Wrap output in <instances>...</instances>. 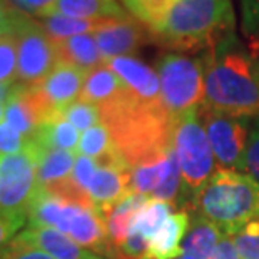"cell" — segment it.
I'll return each mask as SVG.
<instances>
[{
	"instance_id": "cell-1",
	"label": "cell",
	"mask_w": 259,
	"mask_h": 259,
	"mask_svg": "<svg viewBox=\"0 0 259 259\" xmlns=\"http://www.w3.org/2000/svg\"><path fill=\"white\" fill-rule=\"evenodd\" d=\"M234 27L231 0H172L149 29L152 40L176 51H211Z\"/></svg>"
},
{
	"instance_id": "cell-2",
	"label": "cell",
	"mask_w": 259,
	"mask_h": 259,
	"mask_svg": "<svg viewBox=\"0 0 259 259\" xmlns=\"http://www.w3.org/2000/svg\"><path fill=\"white\" fill-rule=\"evenodd\" d=\"M224 42L207 51L204 67V102L209 111L236 119L259 115V69Z\"/></svg>"
},
{
	"instance_id": "cell-3",
	"label": "cell",
	"mask_w": 259,
	"mask_h": 259,
	"mask_svg": "<svg viewBox=\"0 0 259 259\" xmlns=\"http://www.w3.org/2000/svg\"><path fill=\"white\" fill-rule=\"evenodd\" d=\"M196 214L233 236L259 219V183L249 174L218 169L194 197Z\"/></svg>"
},
{
	"instance_id": "cell-4",
	"label": "cell",
	"mask_w": 259,
	"mask_h": 259,
	"mask_svg": "<svg viewBox=\"0 0 259 259\" xmlns=\"http://www.w3.org/2000/svg\"><path fill=\"white\" fill-rule=\"evenodd\" d=\"M29 228H54L72 238L85 249L111 257V244L102 216L92 206L64 199L38 187L27 211Z\"/></svg>"
},
{
	"instance_id": "cell-5",
	"label": "cell",
	"mask_w": 259,
	"mask_h": 259,
	"mask_svg": "<svg viewBox=\"0 0 259 259\" xmlns=\"http://www.w3.org/2000/svg\"><path fill=\"white\" fill-rule=\"evenodd\" d=\"M156 72L161 80L164 107L170 120H176L204 102V67L201 59L183 54H162L157 59Z\"/></svg>"
},
{
	"instance_id": "cell-6",
	"label": "cell",
	"mask_w": 259,
	"mask_h": 259,
	"mask_svg": "<svg viewBox=\"0 0 259 259\" xmlns=\"http://www.w3.org/2000/svg\"><path fill=\"white\" fill-rule=\"evenodd\" d=\"M170 141L183 181L187 189L197 194L218 170L214 162L216 157L199 117V109L172 120Z\"/></svg>"
},
{
	"instance_id": "cell-7",
	"label": "cell",
	"mask_w": 259,
	"mask_h": 259,
	"mask_svg": "<svg viewBox=\"0 0 259 259\" xmlns=\"http://www.w3.org/2000/svg\"><path fill=\"white\" fill-rule=\"evenodd\" d=\"M12 32L17 40V85L37 87L59 64L54 40L38 22L20 14Z\"/></svg>"
},
{
	"instance_id": "cell-8",
	"label": "cell",
	"mask_w": 259,
	"mask_h": 259,
	"mask_svg": "<svg viewBox=\"0 0 259 259\" xmlns=\"http://www.w3.org/2000/svg\"><path fill=\"white\" fill-rule=\"evenodd\" d=\"M38 149L30 141L27 151L4 156L0 154V212L27 218V211L38 191Z\"/></svg>"
},
{
	"instance_id": "cell-9",
	"label": "cell",
	"mask_w": 259,
	"mask_h": 259,
	"mask_svg": "<svg viewBox=\"0 0 259 259\" xmlns=\"http://www.w3.org/2000/svg\"><path fill=\"white\" fill-rule=\"evenodd\" d=\"M199 117L221 169L244 170V157L249 142V132L244 119L229 117L209 111L204 106L199 107Z\"/></svg>"
},
{
	"instance_id": "cell-10",
	"label": "cell",
	"mask_w": 259,
	"mask_h": 259,
	"mask_svg": "<svg viewBox=\"0 0 259 259\" xmlns=\"http://www.w3.org/2000/svg\"><path fill=\"white\" fill-rule=\"evenodd\" d=\"M106 64L120 77L137 102L157 111H166L162 102L161 80L156 69L134 57H117L107 60Z\"/></svg>"
},
{
	"instance_id": "cell-11",
	"label": "cell",
	"mask_w": 259,
	"mask_h": 259,
	"mask_svg": "<svg viewBox=\"0 0 259 259\" xmlns=\"http://www.w3.org/2000/svg\"><path fill=\"white\" fill-rule=\"evenodd\" d=\"M134 17L107 20L94 32L104 60H112L117 57H131L142 44L147 40L149 29L141 25Z\"/></svg>"
},
{
	"instance_id": "cell-12",
	"label": "cell",
	"mask_w": 259,
	"mask_h": 259,
	"mask_svg": "<svg viewBox=\"0 0 259 259\" xmlns=\"http://www.w3.org/2000/svg\"><path fill=\"white\" fill-rule=\"evenodd\" d=\"M85 75V72L72 65L57 64L47 79L37 87L49 107L60 114L67 106L79 101Z\"/></svg>"
},
{
	"instance_id": "cell-13",
	"label": "cell",
	"mask_w": 259,
	"mask_h": 259,
	"mask_svg": "<svg viewBox=\"0 0 259 259\" xmlns=\"http://www.w3.org/2000/svg\"><path fill=\"white\" fill-rule=\"evenodd\" d=\"M129 174H131L129 167L102 166V164H99V169L96 176H94L87 194H89V201L92 204V207L101 216L131 194Z\"/></svg>"
},
{
	"instance_id": "cell-14",
	"label": "cell",
	"mask_w": 259,
	"mask_h": 259,
	"mask_svg": "<svg viewBox=\"0 0 259 259\" xmlns=\"http://www.w3.org/2000/svg\"><path fill=\"white\" fill-rule=\"evenodd\" d=\"M17 238L44 251L52 259H102L54 228H27Z\"/></svg>"
},
{
	"instance_id": "cell-15",
	"label": "cell",
	"mask_w": 259,
	"mask_h": 259,
	"mask_svg": "<svg viewBox=\"0 0 259 259\" xmlns=\"http://www.w3.org/2000/svg\"><path fill=\"white\" fill-rule=\"evenodd\" d=\"M129 89L120 80V77L107 64L91 70L85 75L84 87L80 92V101L94 104L99 109L114 106L127 96Z\"/></svg>"
},
{
	"instance_id": "cell-16",
	"label": "cell",
	"mask_w": 259,
	"mask_h": 259,
	"mask_svg": "<svg viewBox=\"0 0 259 259\" xmlns=\"http://www.w3.org/2000/svg\"><path fill=\"white\" fill-rule=\"evenodd\" d=\"M147 201V196L131 192L127 197H124L122 201L102 214L104 224L107 229V239L111 244V259H114L117 247L122 246L124 241L127 239L137 212L146 206Z\"/></svg>"
},
{
	"instance_id": "cell-17",
	"label": "cell",
	"mask_w": 259,
	"mask_h": 259,
	"mask_svg": "<svg viewBox=\"0 0 259 259\" xmlns=\"http://www.w3.org/2000/svg\"><path fill=\"white\" fill-rule=\"evenodd\" d=\"M59 64H67L89 74L91 70L106 64L94 34L74 35L62 40H54Z\"/></svg>"
},
{
	"instance_id": "cell-18",
	"label": "cell",
	"mask_w": 259,
	"mask_h": 259,
	"mask_svg": "<svg viewBox=\"0 0 259 259\" xmlns=\"http://www.w3.org/2000/svg\"><path fill=\"white\" fill-rule=\"evenodd\" d=\"M189 228L186 211L172 212L154 234L149 244V259H178L183 256V242Z\"/></svg>"
},
{
	"instance_id": "cell-19",
	"label": "cell",
	"mask_w": 259,
	"mask_h": 259,
	"mask_svg": "<svg viewBox=\"0 0 259 259\" xmlns=\"http://www.w3.org/2000/svg\"><path fill=\"white\" fill-rule=\"evenodd\" d=\"M75 159L77 157L74 151H62V149L40 151L38 149V157H37L38 186L47 191H54L59 186H62L70 178V174H72Z\"/></svg>"
},
{
	"instance_id": "cell-20",
	"label": "cell",
	"mask_w": 259,
	"mask_h": 259,
	"mask_svg": "<svg viewBox=\"0 0 259 259\" xmlns=\"http://www.w3.org/2000/svg\"><path fill=\"white\" fill-rule=\"evenodd\" d=\"M79 156H87L97 161L102 166H122L129 167L122 156L117 152L112 136L106 124H99L96 127L82 132L79 146H77ZM131 169V167H129Z\"/></svg>"
},
{
	"instance_id": "cell-21",
	"label": "cell",
	"mask_w": 259,
	"mask_h": 259,
	"mask_svg": "<svg viewBox=\"0 0 259 259\" xmlns=\"http://www.w3.org/2000/svg\"><path fill=\"white\" fill-rule=\"evenodd\" d=\"M223 236L224 233L216 224L196 214L183 242V256L189 259H211Z\"/></svg>"
},
{
	"instance_id": "cell-22",
	"label": "cell",
	"mask_w": 259,
	"mask_h": 259,
	"mask_svg": "<svg viewBox=\"0 0 259 259\" xmlns=\"http://www.w3.org/2000/svg\"><path fill=\"white\" fill-rule=\"evenodd\" d=\"M40 151H52V149H62V151H74L79 146V131H77L62 114L54 119L44 122L35 136L30 139Z\"/></svg>"
},
{
	"instance_id": "cell-23",
	"label": "cell",
	"mask_w": 259,
	"mask_h": 259,
	"mask_svg": "<svg viewBox=\"0 0 259 259\" xmlns=\"http://www.w3.org/2000/svg\"><path fill=\"white\" fill-rule=\"evenodd\" d=\"M54 12L82 20H109L127 17L115 0H59Z\"/></svg>"
},
{
	"instance_id": "cell-24",
	"label": "cell",
	"mask_w": 259,
	"mask_h": 259,
	"mask_svg": "<svg viewBox=\"0 0 259 259\" xmlns=\"http://www.w3.org/2000/svg\"><path fill=\"white\" fill-rule=\"evenodd\" d=\"M104 22L107 20H82V19L65 17V15L54 12L51 15H46V17H40L38 24L42 25V29L47 32V35L52 40H62V38H69L74 35L94 34Z\"/></svg>"
},
{
	"instance_id": "cell-25",
	"label": "cell",
	"mask_w": 259,
	"mask_h": 259,
	"mask_svg": "<svg viewBox=\"0 0 259 259\" xmlns=\"http://www.w3.org/2000/svg\"><path fill=\"white\" fill-rule=\"evenodd\" d=\"M170 211H172V206H170L169 202L149 199L146 206L137 212L134 223H132L131 233L139 234L151 242L154 234L161 229V226L166 223V219L172 214Z\"/></svg>"
},
{
	"instance_id": "cell-26",
	"label": "cell",
	"mask_w": 259,
	"mask_h": 259,
	"mask_svg": "<svg viewBox=\"0 0 259 259\" xmlns=\"http://www.w3.org/2000/svg\"><path fill=\"white\" fill-rule=\"evenodd\" d=\"M17 40L14 32L0 35V85L12 87L17 82Z\"/></svg>"
},
{
	"instance_id": "cell-27",
	"label": "cell",
	"mask_w": 259,
	"mask_h": 259,
	"mask_svg": "<svg viewBox=\"0 0 259 259\" xmlns=\"http://www.w3.org/2000/svg\"><path fill=\"white\" fill-rule=\"evenodd\" d=\"M60 114H62L64 119H67L77 131H82V132L102 124L101 109L97 106H94V104L80 101V99L72 102L70 106H67Z\"/></svg>"
},
{
	"instance_id": "cell-28",
	"label": "cell",
	"mask_w": 259,
	"mask_h": 259,
	"mask_svg": "<svg viewBox=\"0 0 259 259\" xmlns=\"http://www.w3.org/2000/svg\"><path fill=\"white\" fill-rule=\"evenodd\" d=\"M122 2L134 15V19L142 22L146 27H151L164 14L172 0H122Z\"/></svg>"
},
{
	"instance_id": "cell-29",
	"label": "cell",
	"mask_w": 259,
	"mask_h": 259,
	"mask_svg": "<svg viewBox=\"0 0 259 259\" xmlns=\"http://www.w3.org/2000/svg\"><path fill=\"white\" fill-rule=\"evenodd\" d=\"M231 238L242 259H259V219L247 223Z\"/></svg>"
},
{
	"instance_id": "cell-30",
	"label": "cell",
	"mask_w": 259,
	"mask_h": 259,
	"mask_svg": "<svg viewBox=\"0 0 259 259\" xmlns=\"http://www.w3.org/2000/svg\"><path fill=\"white\" fill-rule=\"evenodd\" d=\"M30 141L25 139L17 129H14L9 122H0V154L10 156L27 151Z\"/></svg>"
},
{
	"instance_id": "cell-31",
	"label": "cell",
	"mask_w": 259,
	"mask_h": 259,
	"mask_svg": "<svg viewBox=\"0 0 259 259\" xmlns=\"http://www.w3.org/2000/svg\"><path fill=\"white\" fill-rule=\"evenodd\" d=\"M27 218L20 216H9V214L0 212V257L9 247V244L15 239L17 231L24 226Z\"/></svg>"
},
{
	"instance_id": "cell-32",
	"label": "cell",
	"mask_w": 259,
	"mask_h": 259,
	"mask_svg": "<svg viewBox=\"0 0 259 259\" xmlns=\"http://www.w3.org/2000/svg\"><path fill=\"white\" fill-rule=\"evenodd\" d=\"M0 259H52L49 254H46L44 251L37 249V247L27 244V242L20 241L19 238H15L9 244V247L5 249Z\"/></svg>"
},
{
	"instance_id": "cell-33",
	"label": "cell",
	"mask_w": 259,
	"mask_h": 259,
	"mask_svg": "<svg viewBox=\"0 0 259 259\" xmlns=\"http://www.w3.org/2000/svg\"><path fill=\"white\" fill-rule=\"evenodd\" d=\"M244 170L252 176L259 183V124L249 134V142H247V151L244 157Z\"/></svg>"
},
{
	"instance_id": "cell-34",
	"label": "cell",
	"mask_w": 259,
	"mask_h": 259,
	"mask_svg": "<svg viewBox=\"0 0 259 259\" xmlns=\"http://www.w3.org/2000/svg\"><path fill=\"white\" fill-rule=\"evenodd\" d=\"M57 2L59 0H20L19 10L25 15H35L40 19L54 14Z\"/></svg>"
},
{
	"instance_id": "cell-35",
	"label": "cell",
	"mask_w": 259,
	"mask_h": 259,
	"mask_svg": "<svg viewBox=\"0 0 259 259\" xmlns=\"http://www.w3.org/2000/svg\"><path fill=\"white\" fill-rule=\"evenodd\" d=\"M211 259H242L238 252V247H236L233 238L229 234H224L219 244L214 249Z\"/></svg>"
},
{
	"instance_id": "cell-36",
	"label": "cell",
	"mask_w": 259,
	"mask_h": 259,
	"mask_svg": "<svg viewBox=\"0 0 259 259\" xmlns=\"http://www.w3.org/2000/svg\"><path fill=\"white\" fill-rule=\"evenodd\" d=\"M20 14L22 12L10 9L4 0H0V35L7 34V32H12L15 20H17Z\"/></svg>"
},
{
	"instance_id": "cell-37",
	"label": "cell",
	"mask_w": 259,
	"mask_h": 259,
	"mask_svg": "<svg viewBox=\"0 0 259 259\" xmlns=\"http://www.w3.org/2000/svg\"><path fill=\"white\" fill-rule=\"evenodd\" d=\"M247 20L259 37V0H247Z\"/></svg>"
},
{
	"instance_id": "cell-38",
	"label": "cell",
	"mask_w": 259,
	"mask_h": 259,
	"mask_svg": "<svg viewBox=\"0 0 259 259\" xmlns=\"http://www.w3.org/2000/svg\"><path fill=\"white\" fill-rule=\"evenodd\" d=\"M12 87H5V85H0V102H5L9 97V92Z\"/></svg>"
},
{
	"instance_id": "cell-39",
	"label": "cell",
	"mask_w": 259,
	"mask_h": 259,
	"mask_svg": "<svg viewBox=\"0 0 259 259\" xmlns=\"http://www.w3.org/2000/svg\"><path fill=\"white\" fill-rule=\"evenodd\" d=\"M5 4L9 5L10 9H14V10H19V5H20V0H4ZM20 12V10H19Z\"/></svg>"
},
{
	"instance_id": "cell-40",
	"label": "cell",
	"mask_w": 259,
	"mask_h": 259,
	"mask_svg": "<svg viewBox=\"0 0 259 259\" xmlns=\"http://www.w3.org/2000/svg\"><path fill=\"white\" fill-rule=\"evenodd\" d=\"M5 117V102H0V120Z\"/></svg>"
},
{
	"instance_id": "cell-41",
	"label": "cell",
	"mask_w": 259,
	"mask_h": 259,
	"mask_svg": "<svg viewBox=\"0 0 259 259\" xmlns=\"http://www.w3.org/2000/svg\"><path fill=\"white\" fill-rule=\"evenodd\" d=\"M178 259H189V257H186V256H181V257H178Z\"/></svg>"
},
{
	"instance_id": "cell-42",
	"label": "cell",
	"mask_w": 259,
	"mask_h": 259,
	"mask_svg": "<svg viewBox=\"0 0 259 259\" xmlns=\"http://www.w3.org/2000/svg\"><path fill=\"white\" fill-rule=\"evenodd\" d=\"M257 69H259V64H257Z\"/></svg>"
}]
</instances>
